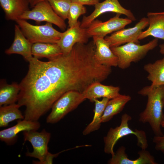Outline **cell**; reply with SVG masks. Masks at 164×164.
Returning <instances> with one entry per match:
<instances>
[{
	"instance_id": "cell-6",
	"label": "cell",
	"mask_w": 164,
	"mask_h": 164,
	"mask_svg": "<svg viewBox=\"0 0 164 164\" xmlns=\"http://www.w3.org/2000/svg\"><path fill=\"white\" fill-rule=\"evenodd\" d=\"M85 100L82 93L79 91H70L65 93L53 105L46 118V122L54 124L58 122Z\"/></svg>"
},
{
	"instance_id": "cell-5",
	"label": "cell",
	"mask_w": 164,
	"mask_h": 164,
	"mask_svg": "<svg viewBox=\"0 0 164 164\" xmlns=\"http://www.w3.org/2000/svg\"><path fill=\"white\" fill-rule=\"evenodd\" d=\"M26 37L32 44L36 43H57L62 32L55 29L52 23L41 25H32L26 20L15 21Z\"/></svg>"
},
{
	"instance_id": "cell-19",
	"label": "cell",
	"mask_w": 164,
	"mask_h": 164,
	"mask_svg": "<svg viewBox=\"0 0 164 164\" xmlns=\"http://www.w3.org/2000/svg\"><path fill=\"white\" fill-rule=\"evenodd\" d=\"M0 4L8 20L16 21L30 10L29 0H0Z\"/></svg>"
},
{
	"instance_id": "cell-11",
	"label": "cell",
	"mask_w": 164,
	"mask_h": 164,
	"mask_svg": "<svg viewBox=\"0 0 164 164\" xmlns=\"http://www.w3.org/2000/svg\"><path fill=\"white\" fill-rule=\"evenodd\" d=\"M94 6L95 9L92 13L87 16L83 17L80 23L81 27L87 28L98 17L107 12L124 15L132 21L136 20L131 11L122 6L118 0H105L98 2Z\"/></svg>"
},
{
	"instance_id": "cell-15",
	"label": "cell",
	"mask_w": 164,
	"mask_h": 164,
	"mask_svg": "<svg viewBox=\"0 0 164 164\" xmlns=\"http://www.w3.org/2000/svg\"><path fill=\"white\" fill-rule=\"evenodd\" d=\"M15 36L11 46L5 51L7 54H16L22 56L29 62L33 58L31 43L25 36L17 24L15 26Z\"/></svg>"
},
{
	"instance_id": "cell-1",
	"label": "cell",
	"mask_w": 164,
	"mask_h": 164,
	"mask_svg": "<svg viewBox=\"0 0 164 164\" xmlns=\"http://www.w3.org/2000/svg\"><path fill=\"white\" fill-rule=\"evenodd\" d=\"M19 84L17 104L26 107L25 119L38 121L65 93H82L90 85L91 73L85 60L76 51L44 62L33 57Z\"/></svg>"
},
{
	"instance_id": "cell-32",
	"label": "cell",
	"mask_w": 164,
	"mask_h": 164,
	"mask_svg": "<svg viewBox=\"0 0 164 164\" xmlns=\"http://www.w3.org/2000/svg\"><path fill=\"white\" fill-rule=\"evenodd\" d=\"M161 127L164 128V119L161 123Z\"/></svg>"
},
{
	"instance_id": "cell-3",
	"label": "cell",
	"mask_w": 164,
	"mask_h": 164,
	"mask_svg": "<svg viewBox=\"0 0 164 164\" xmlns=\"http://www.w3.org/2000/svg\"><path fill=\"white\" fill-rule=\"evenodd\" d=\"M132 117L127 113L123 114L121 118L120 125L115 128H111L107 135L104 137V152L107 154L113 155L114 147L118 141L121 138L129 135H134L137 138V145L142 149H146L148 145L146 135L143 130L136 129L133 130L128 125V122Z\"/></svg>"
},
{
	"instance_id": "cell-12",
	"label": "cell",
	"mask_w": 164,
	"mask_h": 164,
	"mask_svg": "<svg viewBox=\"0 0 164 164\" xmlns=\"http://www.w3.org/2000/svg\"><path fill=\"white\" fill-rule=\"evenodd\" d=\"M81 22L78 21L74 26L69 27L62 32L57 44L60 48L63 54L70 53L74 45L77 43L86 44L89 38L86 28L80 26Z\"/></svg>"
},
{
	"instance_id": "cell-7",
	"label": "cell",
	"mask_w": 164,
	"mask_h": 164,
	"mask_svg": "<svg viewBox=\"0 0 164 164\" xmlns=\"http://www.w3.org/2000/svg\"><path fill=\"white\" fill-rule=\"evenodd\" d=\"M24 142H29L33 149V151L26 152V156L38 159V161H34L33 163L43 164L49 152L48 144L51 137V134L43 129L40 132L37 130H30L23 132Z\"/></svg>"
},
{
	"instance_id": "cell-4",
	"label": "cell",
	"mask_w": 164,
	"mask_h": 164,
	"mask_svg": "<svg viewBox=\"0 0 164 164\" xmlns=\"http://www.w3.org/2000/svg\"><path fill=\"white\" fill-rule=\"evenodd\" d=\"M158 42V39L155 38L143 45L130 42L111 47V49L118 58L117 66L125 69L128 68L132 63L142 59L149 51L157 46Z\"/></svg>"
},
{
	"instance_id": "cell-14",
	"label": "cell",
	"mask_w": 164,
	"mask_h": 164,
	"mask_svg": "<svg viewBox=\"0 0 164 164\" xmlns=\"http://www.w3.org/2000/svg\"><path fill=\"white\" fill-rule=\"evenodd\" d=\"M92 37L95 46L94 56L96 61L99 63L108 67L117 66L118 58L104 38L97 36Z\"/></svg>"
},
{
	"instance_id": "cell-27",
	"label": "cell",
	"mask_w": 164,
	"mask_h": 164,
	"mask_svg": "<svg viewBox=\"0 0 164 164\" xmlns=\"http://www.w3.org/2000/svg\"><path fill=\"white\" fill-rule=\"evenodd\" d=\"M86 12V9L84 5L72 1L67 19L69 27L76 25L78 22L79 17Z\"/></svg>"
},
{
	"instance_id": "cell-22",
	"label": "cell",
	"mask_w": 164,
	"mask_h": 164,
	"mask_svg": "<svg viewBox=\"0 0 164 164\" xmlns=\"http://www.w3.org/2000/svg\"><path fill=\"white\" fill-rule=\"evenodd\" d=\"M144 69L148 73V80L154 86L164 85V57L144 66Z\"/></svg>"
},
{
	"instance_id": "cell-2",
	"label": "cell",
	"mask_w": 164,
	"mask_h": 164,
	"mask_svg": "<svg viewBox=\"0 0 164 164\" xmlns=\"http://www.w3.org/2000/svg\"><path fill=\"white\" fill-rule=\"evenodd\" d=\"M138 93L147 97L146 107L139 114V121L148 123L155 135H163L161 127L164 119V85L151 84L142 88Z\"/></svg>"
},
{
	"instance_id": "cell-10",
	"label": "cell",
	"mask_w": 164,
	"mask_h": 164,
	"mask_svg": "<svg viewBox=\"0 0 164 164\" xmlns=\"http://www.w3.org/2000/svg\"><path fill=\"white\" fill-rule=\"evenodd\" d=\"M121 14L116 15L108 20L102 22L95 19L86 28L89 38L94 36L104 37L108 34L123 29L132 21L128 18L120 17Z\"/></svg>"
},
{
	"instance_id": "cell-21",
	"label": "cell",
	"mask_w": 164,
	"mask_h": 164,
	"mask_svg": "<svg viewBox=\"0 0 164 164\" xmlns=\"http://www.w3.org/2000/svg\"><path fill=\"white\" fill-rule=\"evenodd\" d=\"M32 53L34 57L53 59L62 54L61 50L57 43H36L32 44Z\"/></svg>"
},
{
	"instance_id": "cell-30",
	"label": "cell",
	"mask_w": 164,
	"mask_h": 164,
	"mask_svg": "<svg viewBox=\"0 0 164 164\" xmlns=\"http://www.w3.org/2000/svg\"><path fill=\"white\" fill-rule=\"evenodd\" d=\"M45 0H29L30 3V6L32 8L38 3Z\"/></svg>"
},
{
	"instance_id": "cell-8",
	"label": "cell",
	"mask_w": 164,
	"mask_h": 164,
	"mask_svg": "<svg viewBox=\"0 0 164 164\" xmlns=\"http://www.w3.org/2000/svg\"><path fill=\"white\" fill-rule=\"evenodd\" d=\"M19 19L32 20L38 23L46 22L54 24L63 30L67 27L65 20L55 12L47 0L38 3L31 10L24 13Z\"/></svg>"
},
{
	"instance_id": "cell-20",
	"label": "cell",
	"mask_w": 164,
	"mask_h": 164,
	"mask_svg": "<svg viewBox=\"0 0 164 164\" xmlns=\"http://www.w3.org/2000/svg\"><path fill=\"white\" fill-rule=\"evenodd\" d=\"M131 100V97L129 95L122 94L110 99L102 117L101 123L109 121L114 116L121 111L126 104Z\"/></svg>"
},
{
	"instance_id": "cell-23",
	"label": "cell",
	"mask_w": 164,
	"mask_h": 164,
	"mask_svg": "<svg viewBox=\"0 0 164 164\" xmlns=\"http://www.w3.org/2000/svg\"><path fill=\"white\" fill-rule=\"evenodd\" d=\"M20 88L19 84L13 83L11 84H1L0 106L15 103L18 100Z\"/></svg>"
},
{
	"instance_id": "cell-31",
	"label": "cell",
	"mask_w": 164,
	"mask_h": 164,
	"mask_svg": "<svg viewBox=\"0 0 164 164\" xmlns=\"http://www.w3.org/2000/svg\"><path fill=\"white\" fill-rule=\"evenodd\" d=\"M159 47L160 53L162 54H164V43L160 45Z\"/></svg>"
},
{
	"instance_id": "cell-13",
	"label": "cell",
	"mask_w": 164,
	"mask_h": 164,
	"mask_svg": "<svg viewBox=\"0 0 164 164\" xmlns=\"http://www.w3.org/2000/svg\"><path fill=\"white\" fill-rule=\"evenodd\" d=\"M21 120L17 121L15 125L0 131L1 141L8 145H13L16 142L18 134L20 132L30 130L37 131L40 127V124L38 121Z\"/></svg>"
},
{
	"instance_id": "cell-26",
	"label": "cell",
	"mask_w": 164,
	"mask_h": 164,
	"mask_svg": "<svg viewBox=\"0 0 164 164\" xmlns=\"http://www.w3.org/2000/svg\"><path fill=\"white\" fill-rule=\"evenodd\" d=\"M55 12L65 20L67 19L72 0H47Z\"/></svg>"
},
{
	"instance_id": "cell-16",
	"label": "cell",
	"mask_w": 164,
	"mask_h": 164,
	"mask_svg": "<svg viewBox=\"0 0 164 164\" xmlns=\"http://www.w3.org/2000/svg\"><path fill=\"white\" fill-rule=\"evenodd\" d=\"M126 148L123 146L120 147L108 162L109 164H157L155 159L146 149L138 152L139 156L135 160L129 159L125 152Z\"/></svg>"
},
{
	"instance_id": "cell-9",
	"label": "cell",
	"mask_w": 164,
	"mask_h": 164,
	"mask_svg": "<svg viewBox=\"0 0 164 164\" xmlns=\"http://www.w3.org/2000/svg\"><path fill=\"white\" fill-rule=\"evenodd\" d=\"M147 18H142L133 27L123 28L106 36L105 40L111 47H116L130 42L139 44L138 38L142 30L149 26Z\"/></svg>"
},
{
	"instance_id": "cell-28",
	"label": "cell",
	"mask_w": 164,
	"mask_h": 164,
	"mask_svg": "<svg viewBox=\"0 0 164 164\" xmlns=\"http://www.w3.org/2000/svg\"><path fill=\"white\" fill-rule=\"evenodd\" d=\"M153 142L155 145V149L164 154V135H155L153 139Z\"/></svg>"
},
{
	"instance_id": "cell-29",
	"label": "cell",
	"mask_w": 164,
	"mask_h": 164,
	"mask_svg": "<svg viewBox=\"0 0 164 164\" xmlns=\"http://www.w3.org/2000/svg\"><path fill=\"white\" fill-rule=\"evenodd\" d=\"M83 5H95L99 2L100 0H72Z\"/></svg>"
},
{
	"instance_id": "cell-24",
	"label": "cell",
	"mask_w": 164,
	"mask_h": 164,
	"mask_svg": "<svg viewBox=\"0 0 164 164\" xmlns=\"http://www.w3.org/2000/svg\"><path fill=\"white\" fill-rule=\"evenodd\" d=\"M20 107L15 103L0 106V127H7L10 122L15 120L24 119V115L19 109Z\"/></svg>"
},
{
	"instance_id": "cell-25",
	"label": "cell",
	"mask_w": 164,
	"mask_h": 164,
	"mask_svg": "<svg viewBox=\"0 0 164 164\" xmlns=\"http://www.w3.org/2000/svg\"><path fill=\"white\" fill-rule=\"evenodd\" d=\"M109 100L107 98L103 97L101 101L98 100L97 99L94 100L93 102H95L94 116L92 121L83 130L82 133L84 135H87L99 129L101 123L102 117Z\"/></svg>"
},
{
	"instance_id": "cell-18",
	"label": "cell",
	"mask_w": 164,
	"mask_h": 164,
	"mask_svg": "<svg viewBox=\"0 0 164 164\" xmlns=\"http://www.w3.org/2000/svg\"><path fill=\"white\" fill-rule=\"evenodd\" d=\"M147 18L149 27L143 31L138 37L139 40L149 36L164 40V12H148Z\"/></svg>"
},
{
	"instance_id": "cell-17",
	"label": "cell",
	"mask_w": 164,
	"mask_h": 164,
	"mask_svg": "<svg viewBox=\"0 0 164 164\" xmlns=\"http://www.w3.org/2000/svg\"><path fill=\"white\" fill-rule=\"evenodd\" d=\"M118 87L106 85L100 82H95L90 85L82 93L85 98L93 102L95 99L105 97L111 99L117 97L121 94Z\"/></svg>"
}]
</instances>
